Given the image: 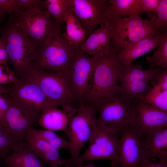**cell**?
<instances>
[{
    "label": "cell",
    "mask_w": 167,
    "mask_h": 167,
    "mask_svg": "<svg viewBox=\"0 0 167 167\" xmlns=\"http://www.w3.org/2000/svg\"><path fill=\"white\" fill-rule=\"evenodd\" d=\"M110 16L122 17L142 14L141 0H109Z\"/></svg>",
    "instance_id": "obj_24"
},
{
    "label": "cell",
    "mask_w": 167,
    "mask_h": 167,
    "mask_svg": "<svg viewBox=\"0 0 167 167\" xmlns=\"http://www.w3.org/2000/svg\"><path fill=\"white\" fill-rule=\"evenodd\" d=\"M1 36L5 42L12 71L19 79L32 68V64L42 48L21 33L16 25L12 14L9 15L6 24L0 29Z\"/></svg>",
    "instance_id": "obj_1"
},
{
    "label": "cell",
    "mask_w": 167,
    "mask_h": 167,
    "mask_svg": "<svg viewBox=\"0 0 167 167\" xmlns=\"http://www.w3.org/2000/svg\"><path fill=\"white\" fill-rule=\"evenodd\" d=\"M167 36V31L143 39L122 49L116 55L118 61L123 65H130L135 59L148 53L160 45Z\"/></svg>",
    "instance_id": "obj_18"
},
{
    "label": "cell",
    "mask_w": 167,
    "mask_h": 167,
    "mask_svg": "<svg viewBox=\"0 0 167 167\" xmlns=\"http://www.w3.org/2000/svg\"><path fill=\"white\" fill-rule=\"evenodd\" d=\"M30 131L34 135L46 141L58 151L64 148L69 150L70 145L67 141L61 136L56 134L53 131L48 130L34 129L32 128Z\"/></svg>",
    "instance_id": "obj_28"
},
{
    "label": "cell",
    "mask_w": 167,
    "mask_h": 167,
    "mask_svg": "<svg viewBox=\"0 0 167 167\" xmlns=\"http://www.w3.org/2000/svg\"><path fill=\"white\" fill-rule=\"evenodd\" d=\"M110 6L107 0H71L69 7L81 24L86 39L99 26L107 24Z\"/></svg>",
    "instance_id": "obj_13"
},
{
    "label": "cell",
    "mask_w": 167,
    "mask_h": 167,
    "mask_svg": "<svg viewBox=\"0 0 167 167\" xmlns=\"http://www.w3.org/2000/svg\"><path fill=\"white\" fill-rule=\"evenodd\" d=\"M24 144L38 158L48 164L50 167L65 165L67 159H62L59 151L46 141L34 135L29 131Z\"/></svg>",
    "instance_id": "obj_17"
},
{
    "label": "cell",
    "mask_w": 167,
    "mask_h": 167,
    "mask_svg": "<svg viewBox=\"0 0 167 167\" xmlns=\"http://www.w3.org/2000/svg\"><path fill=\"white\" fill-rule=\"evenodd\" d=\"M9 61V59L6 50L5 40L4 38L1 36L0 38V65L7 66Z\"/></svg>",
    "instance_id": "obj_37"
},
{
    "label": "cell",
    "mask_w": 167,
    "mask_h": 167,
    "mask_svg": "<svg viewBox=\"0 0 167 167\" xmlns=\"http://www.w3.org/2000/svg\"><path fill=\"white\" fill-rule=\"evenodd\" d=\"M8 107L6 116V130L16 140L24 142L40 113L31 106L10 94H5Z\"/></svg>",
    "instance_id": "obj_11"
},
{
    "label": "cell",
    "mask_w": 167,
    "mask_h": 167,
    "mask_svg": "<svg viewBox=\"0 0 167 167\" xmlns=\"http://www.w3.org/2000/svg\"><path fill=\"white\" fill-rule=\"evenodd\" d=\"M12 14L20 32L42 48L57 29L61 27L51 18L45 7Z\"/></svg>",
    "instance_id": "obj_6"
},
{
    "label": "cell",
    "mask_w": 167,
    "mask_h": 167,
    "mask_svg": "<svg viewBox=\"0 0 167 167\" xmlns=\"http://www.w3.org/2000/svg\"><path fill=\"white\" fill-rule=\"evenodd\" d=\"M152 86L142 97L138 99L167 112V90Z\"/></svg>",
    "instance_id": "obj_26"
},
{
    "label": "cell",
    "mask_w": 167,
    "mask_h": 167,
    "mask_svg": "<svg viewBox=\"0 0 167 167\" xmlns=\"http://www.w3.org/2000/svg\"><path fill=\"white\" fill-rule=\"evenodd\" d=\"M131 125L142 132L167 127V112L136 99Z\"/></svg>",
    "instance_id": "obj_15"
},
{
    "label": "cell",
    "mask_w": 167,
    "mask_h": 167,
    "mask_svg": "<svg viewBox=\"0 0 167 167\" xmlns=\"http://www.w3.org/2000/svg\"><path fill=\"white\" fill-rule=\"evenodd\" d=\"M79 167H95V166L92 164H89L84 166H80Z\"/></svg>",
    "instance_id": "obj_42"
},
{
    "label": "cell",
    "mask_w": 167,
    "mask_h": 167,
    "mask_svg": "<svg viewBox=\"0 0 167 167\" xmlns=\"http://www.w3.org/2000/svg\"><path fill=\"white\" fill-rule=\"evenodd\" d=\"M25 76L36 83L45 95L56 106L71 115L74 99L67 80L55 73L32 68Z\"/></svg>",
    "instance_id": "obj_8"
},
{
    "label": "cell",
    "mask_w": 167,
    "mask_h": 167,
    "mask_svg": "<svg viewBox=\"0 0 167 167\" xmlns=\"http://www.w3.org/2000/svg\"><path fill=\"white\" fill-rule=\"evenodd\" d=\"M117 135L97 125L88 148L71 167H79L84 162L100 159L109 160L110 165L113 164L119 152V141Z\"/></svg>",
    "instance_id": "obj_12"
},
{
    "label": "cell",
    "mask_w": 167,
    "mask_h": 167,
    "mask_svg": "<svg viewBox=\"0 0 167 167\" xmlns=\"http://www.w3.org/2000/svg\"><path fill=\"white\" fill-rule=\"evenodd\" d=\"M156 14L157 17L155 21V27L158 32L167 31V0H161L158 7Z\"/></svg>",
    "instance_id": "obj_31"
},
{
    "label": "cell",
    "mask_w": 167,
    "mask_h": 167,
    "mask_svg": "<svg viewBox=\"0 0 167 167\" xmlns=\"http://www.w3.org/2000/svg\"><path fill=\"white\" fill-rule=\"evenodd\" d=\"M161 0H141L142 14L147 13L149 15L152 12L156 14Z\"/></svg>",
    "instance_id": "obj_34"
},
{
    "label": "cell",
    "mask_w": 167,
    "mask_h": 167,
    "mask_svg": "<svg viewBox=\"0 0 167 167\" xmlns=\"http://www.w3.org/2000/svg\"><path fill=\"white\" fill-rule=\"evenodd\" d=\"M149 79H144L130 83L121 87V94L126 98L133 100L142 97L151 88L148 85Z\"/></svg>",
    "instance_id": "obj_27"
},
{
    "label": "cell",
    "mask_w": 167,
    "mask_h": 167,
    "mask_svg": "<svg viewBox=\"0 0 167 167\" xmlns=\"http://www.w3.org/2000/svg\"><path fill=\"white\" fill-rule=\"evenodd\" d=\"M64 20L66 24L65 32L63 34L64 38L71 45L79 49L86 39L85 33L69 6L66 12Z\"/></svg>",
    "instance_id": "obj_22"
},
{
    "label": "cell",
    "mask_w": 167,
    "mask_h": 167,
    "mask_svg": "<svg viewBox=\"0 0 167 167\" xmlns=\"http://www.w3.org/2000/svg\"><path fill=\"white\" fill-rule=\"evenodd\" d=\"M0 167H1V165H0Z\"/></svg>",
    "instance_id": "obj_44"
},
{
    "label": "cell",
    "mask_w": 167,
    "mask_h": 167,
    "mask_svg": "<svg viewBox=\"0 0 167 167\" xmlns=\"http://www.w3.org/2000/svg\"><path fill=\"white\" fill-rule=\"evenodd\" d=\"M111 34L108 25L95 30L82 43L79 49L88 56L98 58L112 52Z\"/></svg>",
    "instance_id": "obj_16"
},
{
    "label": "cell",
    "mask_w": 167,
    "mask_h": 167,
    "mask_svg": "<svg viewBox=\"0 0 167 167\" xmlns=\"http://www.w3.org/2000/svg\"><path fill=\"white\" fill-rule=\"evenodd\" d=\"M11 84H0V96L4 94H9L11 92Z\"/></svg>",
    "instance_id": "obj_39"
},
{
    "label": "cell",
    "mask_w": 167,
    "mask_h": 167,
    "mask_svg": "<svg viewBox=\"0 0 167 167\" xmlns=\"http://www.w3.org/2000/svg\"><path fill=\"white\" fill-rule=\"evenodd\" d=\"M160 69L157 67L144 70L141 66L132 63L130 65H122L120 86L122 87L132 82L144 79L151 81L155 74Z\"/></svg>",
    "instance_id": "obj_23"
},
{
    "label": "cell",
    "mask_w": 167,
    "mask_h": 167,
    "mask_svg": "<svg viewBox=\"0 0 167 167\" xmlns=\"http://www.w3.org/2000/svg\"><path fill=\"white\" fill-rule=\"evenodd\" d=\"M22 143L14 139L5 129L0 126V156L4 159L8 152Z\"/></svg>",
    "instance_id": "obj_30"
},
{
    "label": "cell",
    "mask_w": 167,
    "mask_h": 167,
    "mask_svg": "<svg viewBox=\"0 0 167 167\" xmlns=\"http://www.w3.org/2000/svg\"><path fill=\"white\" fill-rule=\"evenodd\" d=\"M21 12L37 7H45L44 0H18Z\"/></svg>",
    "instance_id": "obj_35"
},
{
    "label": "cell",
    "mask_w": 167,
    "mask_h": 167,
    "mask_svg": "<svg viewBox=\"0 0 167 167\" xmlns=\"http://www.w3.org/2000/svg\"><path fill=\"white\" fill-rule=\"evenodd\" d=\"M156 18V15L149 19L137 15L125 18L110 16L107 24L111 34L113 52L116 55L128 46L160 32L155 27Z\"/></svg>",
    "instance_id": "obj_3"
},
{
    "label": "cell",
    "mask_w": 167,
    "mask_h": 167,
    "mask_svg": "<svg viewBox=\"0 0 167 167\" xmlns=\"http://www.w3.org/2000/svg\"><path fill=\"white\" fill-rule=\"evenodd\" d=\"M96 58L75 48L70 65L67 80L74 101L86 102Z\"/></svg>",
    "instance_id": "obj_10"
},
{
    "label": "cell",
    "mask_w": 167,
    "mask_h": 167,
    "mask_svg": "<svg viewBox=\"0 0 167 167\" xmlns=\"http://www.w3.org/2000/svg\"><path fill=\"white\" fill-rule=\"evenodd\" d=\"M44 4L46 10L58 25L65 23L66 12L71 4V0H45Z\"/></svg>",
    "instance_id": "obj_25"
},
{
    "label": "cell",
    "mask_w": 167,
    "mask_h": 167,
    "mask_svg": "<svg viewBox=\"0 0 167 167\" xmlns=\"http://www.w3.org/2000/svg\"><path fill=\"white\" fill-rule=\"evenodd\" d=\"M139 167H167V164L148 162L143 164Z\"/></svg>",
    "instance_id": "obj_38"
},
{
    "label": "cell",
    "mask_w": 167,
    "mask_h": 167,
    "mask_svg": "<svg viewBox=\"0 0 167 167\" xmlns=\"http://www.w3.org/2000/svg\"><path fill=\"white\" fill-rule=\"evenodd\" d=\"M8 167H45L34 153L22 143L13 150L12 153L5 158Z\"/></svg>",
    "instance_id": "obj_21"
},
{
    "label": "cell",
    "mask_w": 167,
    "mask_h": 167,
    "mask_svg": "<svg viewBox=\"0 0 167 167\" xmlns=\"http://www.w3.org/2000/svg\"><path fill=\"white\" fill-rule=\"evenodd\" d=\"M95 106L87 102L77 104V107L70 116L65 132L70 145L71 157L65 165L71 167L79 157L80 150L89 141L97 128Z\"/></svg>",
    "instance_id": "obj_4"
},
{
    "label": "cell",
    "mask_w": 167,
    "mask_h": 167,
    "mask_svg": "<svg viewBox=\"0 0 167 167\" xmlns=\"http://www.w3.org/2000/svg\"><path fill=\"white\" fill-rule=\"evenodd\" d=\"M151 81L152 85L156 86L160 89L167 90V69L164 71L160 69L157 71Z\"/></svg>",
    "instance_id": "obj_33"
},
{
    "label": "cell",
    "mask_w": 167,
    "mask_h": 167,
    "mask_svg": "<svg viewBox=\"0 0 167 167\" xmlns=\"http://www.w3.org/2000/svg\"><path fill=\"white\" fill-rule=\"evenodd\" d=\"M3 17L2 16V15L1 14L0 12V22L1 21V20H2V18Z\"/></svg>",
    "instance_id": "obj_43"
},
{
    "label": "cell",
    "mask_w": 167,
    "mask_h": 167,
    "mask_svg": "<svg viewBox=\"0 0 167 167\" xmlns=\"http://www.w3.org/2000/svg\"><path fill=\"white\" fill-rule=\"evenodd\" d=\"M0 12L3 17L6 13L9 15L21 12L18 0H0Z\"/></svg>",
    "instance_id": "obj_32"
},
{
    "label": "cell",
    "mask_w": 167,
    "mask_h": 167,
    "mask_svg": "<svg viewBox=\"0 0 167 167\" xmlns=\"http://www.w3.org/2000/svg\"><path fill=\"white\" fill-rule=\"evenodd\" d=\"M8 67V66L0 65V76L6 71Z\"/></svg>",
    "instance_id": "obj_41"
},
{
    "label": "cell",
    "mask_w": 167,
    "mask_h": 167,
    "mask_svg": "<svg viewBox=\"0 0 167 167\" xmlns=\"http://www.w3.org/2000/svg\"><path fill=\"white\" fill-rule=\"evenodd\" d=\"M15 97L32 107L40 114L51 107H57L45 95L39 85L24 76L18 81L11 84L10 93Z\"/></svg>",
    "instance_id": "obj_14"
},
{
    "label": "cell",
    "mask_w": 167,
    "mask_h": 167,
    "mask_svg": "<svg viewBox=\"0 0 167 167\" xmlns=\"http://www.w3.org/2000/svg\"><path fill=\"white\" fill-rule=\"evenodd\" d=\"M70 116L63 110L56 107H51L40 114L38 121L40 125L46 130L65 131L68 126Z\"/></svg>",
    "instance_id": "obj_20"
},
{
    "label": "cell",
    "mask_w": 167,
    "mask_h": 167,
    "mask_svg": "<svg viewBox=\"0 0 167 167\" xmlns=\"http://www.w3.org/2000/svg\"><path fill=\"white\" fill-rule=\"evenodd\" d=\"M144 142L151 156L167 164V126L142 132Z\"/></svg>",
    "instance_id": "obj_19"
},
{
    "label": "cell",
    "mask_w": 167,
    "mask_h": 167,
    "mask_svg": "<svg viewBox=\"0 0 167 167\" xmlns=\"http://www.w3.org/2000/svg\"><path fill=\"white\" fill-rule=\"evenodd\" d=\"M116 55L110 52L96 58L86 102L95 107L100 102L114 97L122 91L118 83L122 65L118 61Z\"/></svg>",
    "instance_id": "obj_2"
},
{
    "label": "cell",
    "mask_w": 167,
    "mask_h": 167,
    "mask_svg": "<svg viewBox=\"0 0 167 167\" xmlns=\"http://www.w3.org/2000/svg\"><path fill=\"white\" fill-rule=\"evenodd\" d=\"M149 69L161 67L167 69V36L158 45L157 49L150 57L146 58Z\"/></svg>",
    "instance_id": "obj_29"
},
{
    "label": "cell",
    "mask_w": 167,
    "mask_h": 167,
    "mask_svg": "<svg viewBox=\"0 0 167 167\" xmlns=\"http://www.w3.org/2000/svg\"><path fill=\"white\" fill-rule=\"evenodd\" d=\"M119 134V153L117 160L110 167H139L144 163L155 160L146 147L141 131L130 125Z\"/></svg>",
    "instance_id": "obj_9"
},
{
    "label": "cell",
    "mask_w": 167,
    "mask_h": 167,
    "mask_svg": "<svg viewBox=\"0 0 167 167\" xmlns=\"http://www.w3.org/2000/svg\"><path fill=\"white\" fill-rule=\"evenodd\" d=\"M8 107V101L5 94L0 96V126L3 127L6 130V116Z\"/></svg>",
    "instance_id": "obj_36"
},
{
    "label": "cell",
    "mask_w": 167,
    "mask_h": 167,
    "mask_svg": "<svg viewBox=\"0 0 167 167\" xmlns=\"http://www.w3.org/2000/svg\"><path fill=\"white\" fill-rule=\"evenodd\" d=\"M75 48L66 40L60 27L42 48L32 64V68L55 73L67 80Z\"/></svg>",
    "instance_id": "obj_5"
},
{
    "label": "cell",
    "mask_w": 167,
    "mask_h": 167,
    "mask_svg": "<svg viewBox=\"0 0 167 167\" xmlns=\"http://www.w3.org/2000/svg\"><path fill=\"white\" fill-rule=\"evenodd\" d=\"M135 99L129 100L121 92L96 106L99 112L97 125L117 134L132 123Z\"/></svg>",
    "instance_id": "obj_7"
},
{
    "label": "cell",
    "mask_w": 167,
    "mask_h": 167,
    "mask_svg": "<svg viewBox=\"0 0 167 167\" xmlns=\"http://www.w3.org/2000/svg\"><path fill=\"white\" fill-rule=\"evenodd\" d=\"M8 78L9 84H15L17 83L19 80V79L15 76L13 72L11 70L8 72Z\"/></svg>",
    "instance_id": "obj_40"
}]
</instances>
